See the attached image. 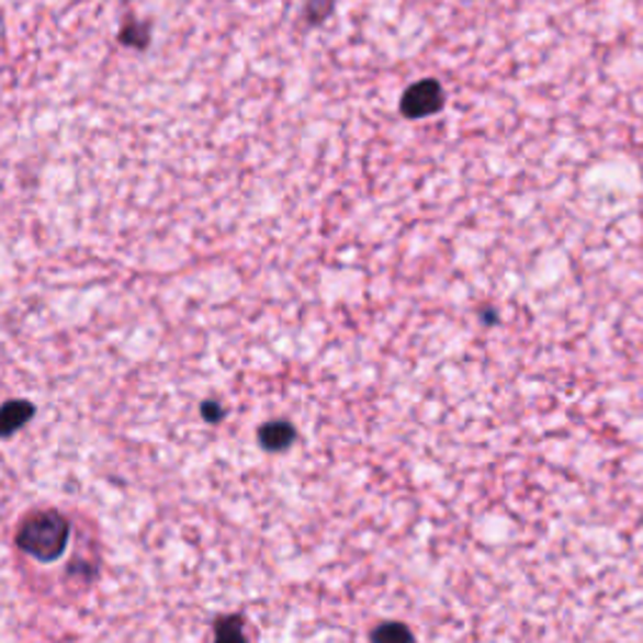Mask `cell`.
<instances>
[{
	"instance_id": "1",
	"label": "cell",
	"mask_w": 643,
	"mask_h": 643,
	"mask_svg": "<svg viewBox=\"0 0 643 643\" xmlns=\"http://www.w3.org/2000/svg\"><path fill=\"white\" fill-rule=\"evenodd\" d=\"M71 541V518L54 508L31 510L15 528V549L38 563L64 559Z\"/></svg>"
},
{
	"instance_id": "2",
	"label": "cell",
	"mask_w": 643,
	"mask_h": 643,
	"mask_svg": "<svg viewBox=\"0 0 643 643\" xmlns=\"http://www.w3.org/2000/svg\"><path fill=\"white\" fill-rule=\"evenodd\" d=\"M445 106V91L436 78H422L403 93L399 111L405 119H428L436 116Z\"/></svg>"
},
{
	"instance_id": "3",
	"label": "cell",
	"mask_w": 643,
	"mask_h": 643,
	"mask_svg": "<svg viewBox=\"0 0 643 643\" xmlns=\"http://www.w3.org/2000/svg\"><path fill=\"white\" fill-rule=\"evenodd\" d=\"M33 415L36 407L29 399H8L5 405H0V440L15 436Z\"/></svg>"
},
{
	"instance_id": "4",
	"label": "cell",
	"mask_w": 643,
	"mask_h": 643,
	"mask_svg": "<svg viewBox=\"0 0 643 643\" xmlns=\"http://www.w3.org/2000/svg\"><path fill=\"white\" fill-rule=\"evenodd\" d=\"M294 438H297V430H294L290 420H272L259 430V442L269 453H282V450L292 445Z\"/></svg>"
},
{
	"instance_id": "5",
	"label": "cell",
	"mask_w": 643,
	"mask_h": 643,
	"mask_svg": "<svg viewBox=\"0 0 643 643\" xmlns=\"http://www.w3.org/2000/svg\"><path fill=\"white\" fill-rule=\"evenodd\" d=\"M372 641H382V643H390V641H413V631L407 629L405 623H382L377 625L375 631L370 633Z\"/></svg>"
},
{
	"instance_id": "6",
	"label": "cell",
	"mask_w": 643,
	"mask_h": 643,
	"mask_svg": "<svg viewBox=\"0 0 643 643\" xmlns=\"http://www.w3.org/2000/svg\"><path fill=\"white\" fill-rule=\"evenodd\" d=\"M214 636L219 641H245V621H241L239 616H234V619H219L214 625Z\"/></svg>"
},
{
	"instance_id": "7",
	"label": "cell",
	"mask_w": 643,
	"mask_h": 643,
	"mask_svg": "<svg viewBox=\"0 0 643 643\" xmlns=\"http://www.w3.org/2000/svg\"><path fill=\"white\" fill-rule=\"evenodd\" d=\"M202 415L206 422H219L224 417V407L219 399H206V403L202 405Z\"/></svg>"
},
{
	"instance_id": "8",
	"label": "cell",
	"mask_w": 643,
	"mask_h": 643,
	"mask_svg": "<svg viewBox=\"0 0 643 643\" xmlns=\"http://www.w3.org/2000/svg\"><path fill=\"white\" fill-rule=\"evenodd\" d=\"M332 3H335V0H327V5H329V8H332Z\"/></svg>"
}]
</instances>
